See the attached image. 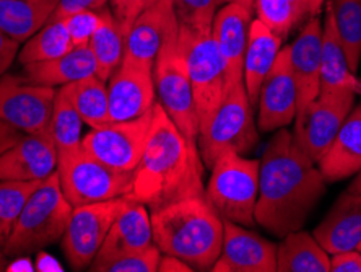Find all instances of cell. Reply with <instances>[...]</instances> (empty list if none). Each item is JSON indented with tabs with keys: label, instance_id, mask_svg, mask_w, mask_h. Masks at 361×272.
I'll return each instance as SVG.
<instances>
[{
	"label": "cell",
	"instance_id": "cell-1",
	"mask_svg": "<svg viewBox=\"0 0 361 272\" xmlns=\"http://www.w3.org/2000/svg\"><path fill=\"white\" fill-rule=\"evenodd\" d=\"M324 193L317 163L286 127L275 131L259 167L256 223L279 238L301 230Z\"/></svg>",
	"mask_w": 361,
	"mask_h": 272
},
{
	"label": "cell",
	"instance_id": "cell-2",
	"mask_svg": "<svg viewBox=\"0 0 361 272\" xmlns=\"http://www.w3.org/2000/svg\"><path fill=\"white\" fill-rule=\"evenodd\" d=\"M204 170L199 147L184 137L157 100L145 148L132 172V189L127 196L145 204L150 212L185 197L202 196Z\"/></svg>",
	"mask_w": 361,
	"mask_h": 272
},
{
	"label": "cell",
	"instance_id": "cell-3",
	"mask_svg": "<svg viewBox=\"0 0 361 272\" xmlns=\"http://www.w3.org/2000/svg\"><path fill=\"white\" fill-rule=\"evenodd\" d=\"M153 242L163 254L212 271L223 243V218L205 194L185 197L150 212Z\"/></svg>",
	"mask_w": 361,
	"mask_h": 272
},
{
	"label": "cell",
	"instance_id": "cell-4",
	"mask_svg": "<svg viewBox=\"0 0 361 272\" xmlns=\"http://www.w3.org/2000/svg\"><path fill=\"white\" fill-rule=\"evenodd\" d=\"M73 207L63 196L57 172L33 191L12 233L4 243L5 256H28L62 240Z\"/></svg>",
	"mask_w": 361,
	"mask_h": 272
},
{
	"label": "cell",
	"instance_id": "cell-5",
	"mask_svg": "<svg viewBox=\"0 0 361 272\" xmlns=\"http://www.w3.org/2000/svg\"><path fill=\"white\" fill-rule=\"evenodd\" d=\"M178 35L179 25L173 10L164 30L160 52L153 66L157 100L184 137L197 146L199 114L195 110L192 85L180 52Z\"/></svg>",
	"mask_w": 361,
	"mask_h": 272
},
{
	"label": "cell",
	"instance_id": "cell-6",
	"mask_svg": "<svg viewBox=\"0 0 361 272\" xmlns=\"http://www.w3.org/2000/svg\"><path fill=\"white\" fill-rule=\"evenodd\" d=\"M259 160L246 158L241 153H225L212 167L205 197L223 220L243 227L256 223L259 196Z\"/></svg>",
	"mask_w": 361,
	"mask_h": 272
},
{
	"label": "cell",
	"instance_id": "cell-7",
	"mask_svg": "<svg viewBox=\"0 0 361 272\" xmlns=\"http://www.w3.org/2000/svg\"><path fill=\"white\" fill-rule=\"evenodd\" d=\"M259 141L257 127L254 124L252 105L244 83L228 90L215 113L200 127L197 147L202 162L212 168L225 153H247Z\"/></svg>",
	"mask_w": 361,
	"mask_h": 272
},
{
	"label": "cell",
	"instance_id": "cell-8",
	"mask_svg": "<svg viewBox=\"0 0 361 272\" xmlns=\"http://www.w3.org/2000/svg\"><path fill=\"white\" fill-rule=\"evenodd\" d=\"M57 176L72 207H80L130 194L132 172H119L99 162L80 146L59 152Z\"/></svg>",
	"mask_w": 361,
	"mask_h": 272
},
{
	"label": "cell",
	"instance_id": "cell-9",
	"mask_svg": "<svg viewBox=\"0 0 361 272\" xmlns=\"http://www.w3.org/2000/svg\"><path fill=\"white\" fill-rule=\"evenodd\" d=\"M178 38L192 85L200 131L226 95L225 67L212 30L197 31L179 25Z\"/></svg>",
	"mask_w": 361,
	"mask_h": 272
},
{
	"label": "cell",
	"instance_id": "cell-10",
	"mask_svg": "<svg viewBox=\"0 0 361 272\" xmlns=\"http://www.w3.org/2000/svg\"><path fill=\"white\" fill-rule=\"evenodd\" d=\"M127 201L129 196H122L94 204L73 207L67 230L62 237L63 254L72 269L80 271L90 268Z\"/></svg>",
	"mask_w": 361,
	"mask_h": 272
},
{
	"label": "cell",
	"instance_id": "cell-11",
	"mask_svg": "<svg viewBox=\"0 0 361 272\" xmlns=\"http://www.w3.org/2000/svg\"><path fill=\"white\" fill-rule=\"evenodd\" d=\"M57 90L26 77H0V119L23 134L51 132Z\"/></svg>",
	"mask_w": 361,
	"mask_h": 272
},
{
	"label": "cell",
	"instance_id": "cell-12",
	"mask_svg": "<svg viewBox=\"0 0 361 272\" xmlns=\"http://www.w3.org/2000/svg\"><path fill=\"white\" fill-rule=\"evenodd\" d=\"M355 95L350 88L322 92L295 117V141L316 163L331 147L343 121L353 110Z\"/></svg>",
	"mask_w": 361,
	"mask_h": 272
},
{
	"label": "cell",
	"instance_id": "cell-13",
	"mask_svg": "<svg viewBox=\"0 0 361 272\" xmlns=\"http://www.w3.org/2000/svg\"><path fill=\"white\" fill-rule=\"evenodd\" d=\"M153 110L130 121L109 122L92 129L82 138L90 155L119 172H134L145 148L152 126Z\"/></svg>",
	"mask_w": 361,
	"mask_h": 272
},
{
	"label": "cell",
	"instance_id": "cell-14",
	"mask_svg": "<svg viewBox=\"0 0 361 272\" xmlns=\"http://www.w3.org/2000/svg\"><path fill=\"white\" fill-rule=\"evenodd\" d=\"M298 90L291 69L290 46L281 47L272 71L265 77L259 93V129L275 132L295 121Z\"/></svg>",
	"mask_w": 361,
	"mask_h": 272
},
{
	"label": "cell",
	"instance_id": "cell-15",
	"mask_svg": "<svg viewBox=\"0 0 361 272\" xmlns=\"http://www.w3.org/2000/svg\"><path fill=\"white\" fill-rule=\"evenodd\" d=\"M254 13L256 12L252 7L233 2L219 8L214 18L212 36L219 47L223 67H225L226 92L236 85L244 83V54H246L249 28H251Z\"/></svg>",
	"mask_w": 361,
	"mask_h": 272
},
{
	"label": "cell",
	"instance_id": "cell-16",
	"mask_svg": "<svg viewBox=\"0 0 361 272\" xmlns=\"http://www.w3.org/2000/svg\"><path fill=\"white\" fill-rule=\"evenodd\" d=\"M212 271L215 272H275L277 244L246 230L235 222L223 220L221 252Z\"/></svg>",
	"mask_w": 361,
	"mask_h": 272
},
{
	"label": "cell",
	"instance_id": "cell-17",
	"mask_svg": "<svg viewBox=\"0 0 361 272\" xmlns=\"http://www.w3.org/2000/svg\"><path fill=\"white\" fill-rule=\"evenodd\" d=\"M106 83L111 122L135 119L152 111L157 103L152 69L122 61Z\"/></svg>",
	"mask_w": 361,
	"mask_h": 272
},
{
	"label": "cell",
	"instance_id": "cell-18",
	"mask_svg": "<svg viewBox=\"0 0 361 272\" xmlns=\"http://www.w3.org/2000/svg\"><path fill=\"white\" fill-rule=\"evenodd\" d=\"M153 242V228L150 211L145 204L134 199L127 201L124 209L109 228L98 254L94 256L90 271L101 272L111 261L119 256L148 248Z\"/></svg>",
	"mask_w": 361,
	"mask_h": 272
},
{
	"label": "cell",
	"instance_id": "cell-19",
	"mask_svg": "<svg viewBox=\"0 0 361 272\" xmlns=\"http://www.w3.org/2000/svg\"><path fill=\"white\" fill-rule=\"evenodd\" d=\"M57 147L51 132L23 134L0 155V181H44L57 170Z\"/></svg>",
	"mask_w": 361,
	"mask_h": 272
},
{
	"label": "cell",
	"instance_id": "cell-20",
	"mask_svg": "<svg viewBox=\"0 0 361 272\" xmlns=\"http://www.w3.org/2000/svg\"><path fill=\"white\" fill-rule=\"evenodd\" d=\"M290 61L298 90V116L321 93L322 23L317 15L301 25L298 36L290 45Z\"/></svg>",
	"mask_w": 361,
	"mask_h": 272
},
{
	"label": "cell",
	"instance_id": "cell-21",
	"mask_svg": "<svg viewBox=\"0 0 361 272\" xmlns=\"http://www.w3.org/2000/svg\"><path fill=\"white\" fill-rule=\"evenodd\" d=\"M312 235L329 254L357 249L361 243V193L345 191L338 196Z\"/></svg>",
	"mask_w": 361,
	"mask_h": 272
},
{
	"label": "cell",
	"instance_id": "cell-22",
	"mask_svg": "<svg viewBox=\"0 0 361 272\" xmlns=\"http://www.w3.org/2000/svg\"><path fill=\"white\" fill-rule=\"evenodd\" d=\"M171 12L173 0H157L155 5L145 10L126 35L122 61L153 71Z\"/></svg>",
	"mask_w": 361,
	"mask_h": 272
},
{
	"label": "cell",
	"instance_id": "cell-23",
	"mask_svg": "<svg viewBox=\"0 0 361 272\" xmlns=\"http://www.w3.org/2000/svg\"><path fill=\"white\" fill-rule=\"evenodd\" d=\"M326 183H336L361 170V105L350 111L331 147L317 162Z\"/></svg>",
	"mask_w": 361,
	"mask_h": 272
},
{
	"label": "cell",
	"instance_id": "cell-24",
	"mask_svg": "<svg viewBox=\"0 0 361 272\" xmlns=\"http://www.w3.org/2000/svg\"><path fill=\"white\" fill-rule=\"evenodd\" d=\"M283 38L270 30L262 20L254 18L249 28V40L244 54L243 82L252 106L257 105L259 93L267 73L272 71L281 49Z\"/></svg>",
	"mask_w": 361,
	"mask_h": 272
},
{
	"label": "cell",
	"instance_id": "cell-25",
	"mask_svg": "<svg viewBox=\"0 0 361 272\" xmlns=\"http://www.w3.org/2000/svg\"><path fill=\"white\" fill-rule=\"evenodd\" d=\"M25 77L46 87H63L90 76H97V61L90 46H73L67 54L52 61L26 64Z\"/></svg>",
	"mask_w": 361,
	"mask_h": 272
},
{
	"label": "cell",
	"instance_id": "cell-26",
	"mask_svg": "<svg viewBox=\"0 0 361 272\" xmlns=\"http://www.w3.org/2000/svg\"><path fill=\"white\" fill-rule=\"evenodd\" d=\"M350 88L361 95V82L348 66L341 38L337 35L336 21L329 2L324 5L322 23V66H321V93L334 90Z\"/></svg>",
	"mask_w": 361,
	"mask_h": 272
},
{
	"label": "cell",
	"instance_id": "cell-27",
	"mask_svg": "<svg viewBox=\"0 0 361 272\" xmlns=\"http://www.w3.org/2000/svg\"><path fill=\"white\" fill-rule=\"evenodd\" d=\"M61 0H0V31L28 41L54 15Z\"/></svg>",
	"mask_w": 361,
	"mask_h": 272
},
{
	"label": "cell",
	"instance_id": "cell-28",
	"mask_svg": "<svg viewBox=\"0 0 361 272\" xmlns=\"http://www.w3.org/2000/svg\"><path fill=\"white\" fill-rule=\"evenodd\" d=\"M279 272H331V254L314 235L296 230L285 235L277 247Z\"/></svg>",
	"mask_w": 361,
	"mask_h": 272
},
{
	"label": "cell",
	"instance_id": "cell-29",
	"mask_svg": "<svg viewBox=\"0 0 361 272\" xmlns=\"http://www.w3.org/2000/svg\"><path fill=\"white\" fill-rule=\"evenodd\" d=\"M98 12L99 23L88 46L97 61V76L108 82L111 73L121 66L122 57H124L126 36L109 7L101 8Z\"/></svg>",
	"mask_w": 361,
	"mask_h": 272
},
{
	"label": "cell",
	"instance_id": "cell-30",
	"mask_svg": "<svg viewBox=\"0 0 361 272\" xmlns=\"http://www.w3.org/2000/svg\"><path fill=\"white\" fill-rule=\"evenodd\" d=\"M63 92L75 106L83 122L92 129L109 124V100L108 83L98 76H90L77 82L63 85Z\"/></svg>",
	"mask_w": 361,
	"mask_h": 272
},
{
	"label": "cell",
	"instance_id": "cell-31",
	"mask_svg": "<svg viewBox=\"0 0 361 272\" xmlns=\"http://www.w3.org/2000/svg\"><path fill=\"white\" fill-rule=\"evenodd\" d=\"M254 12L283 40L317 15L312 0H254Z\"/></svg>",
	"mask_w": 361,
	"mask_h": 272
},
{
	"label": "cell",
	"instance_id": "cell-32",
	"mask_svg": "<svg viewBox=\"0 0 361 272\" xmlns=\"http://www.w3.org/2000/svg\"><path fill=\"white\" fill-rule=\"evenodd\" d=\"M73 47L71 35L63 20H49L39 31L25 41V46L20 49V62L26 64L52 61L67 54Z\"/></svg>",
	"mask_w": 361,
	"mask_h": 272
},
{
	"label": "cell",
	"instance_id": "cell-33",
	"mask_svg": "<svg viewBox=\"0 0 361 272\" xmlns=\"http://www.w3.org/2000/svg\"><path fill=\"white\" fill-rule=\"evenodd\" d=\"M352 72L361 61V0H327Z\"/></svg>",
	"mask_w": 361,
	"mask_h": 272
},
{
	"label": "cell",
	"instance_id": "cell-34",
	"mask_svg": "<svg viewBox=\"0 0 361 272\" xmlns=\"http://www.w3.org/2000/svg\"><path fill=\"white\" fill-rule=\"evenodd\" d=\"M83 119L77 113L75 106L68 100L67 93L61 87L56 93L54 111L51 119V134L54 138L57 153L68 152L82 146Z\"/></svg>",
	"mask_w": 361,
	"mask_h": 272
},
{
	"label": "cell",
	"instance_id": "cell-35",
	"mask_svg": "<svg viewBox=\"0 0 361 272\" xmlns=\"http://www.w3.org/2000/svg\"><path fill=\"white\" fill-rule=\"evenodd\" d=\"M41 183L39 181H0V247L7 242L26 201Z\"/></svg>",
	"mask_w": 361,
	"mask_h": 272
},
{
	"label": "cell",
	"instance_id": "cell-36",
	"mask_svg": "<svg viewBox=\"0 0 361 272\" xmlns=\"http://www.w3.org/2000/svg\"><path fill=\"white\" fill-rule=\"evenodd\" d=\"M219 7L216 0H173L178 25L197 31L212 30Z\"/></svg>",
	"mask_w": 361,
	"mask_h": 272
},
{
	"label": "cell",
	"instance_id": "cell-37",
	"mask_svg": "<svg viewBox=\"0 0 361 272\" xmlns=\"http://www.w3.org/2000/svg\"><path fill=\"white\" fill-rule=\"evenodd\" d=\"M161 252L155 243L152 247L119 256L108 263L101 272H155L160 264Z\"/></svg>",
	"mask_w": 361,
	"mask_h": 272
},
{
	"label": "cell",
	"instance_id": "cell-38",
	"mask_svg": "<svg viewBox=\"0 0 361 272\" xmlns=\"http://www.w3.org/2000/svg\"><path fill=\"white\" fill-rule=\"evenodd\" d=\"M62 20L67 26L68 35H71L72 45L88 46L90 40H92L94 30H97V26L99 23V12L83 10V12L72 13Z\"/></svg>",
	"mask_w": 361,
	"mask_h": 272
},
{
	"label": "cell",
	"instance_id": "cell-39",
	"mask_svg": "<svg viewBox=\"0 0 361 272\" xmlns=\"http://www.w3.org/2000/svg\"><path fill=\"white\" fill-rule=\"evenodd\" d=\"M155 4L157 0H109V8L126 36L132 23Z\"/></svg>",
	"mask_w": 361,
	"mask_h": 272
},
{
	"label": "cell",
	"instance_id": "cell-40",
	"mask_svg": "<svg viewBox=\"0 0 361 272\" xmlns=\"http://www.w3.org/2000/svg\"><path fill=\"white\" fill-rule=\"evenodd\" d=\"M108 4L109 0H61L51 20L66 18L68 15L83 12V10H93V12H98L101 8L108 7Z\"/></svg>",
	"mask_w": 361,
	"mask_h": 272
},
{
	"label": "cell",
	"instance_id": "cell-41",
	"mask_svg": "<svg viewBox=\"0 0 361 272\" xmlns=\"http://www.w3.org/2000/svg\"><path fill=\"white\" fill-rule=\"evenodd\" d=\"M331 271L332 272H361V252L348 249L331 254Z\"/></svg>",
	"mask_w": 361,
	"mask_h": 272
},
{
	"label": "cell",
	"instance_id": "cell-42",
	"mask_svg": "<svg viewBox=\"0 0 361 272\" xmlns=\"http://www.w3.org/2000/svg\"><path fill=\"white\" fill-rule=\"evenodd\" d=\"M20 42L10 38L8 35H5L4 31H0V77L5 76V72L8 71V67L12 66L15 57L18 54Z\"/></svg>",
	"mask_w": 361,
	"mask_h": 272
},
{
	"label": "cell",
	"instance_id": "cell-43",
	"mask_svg": "<svg viewBox=\"0 0 361 272\" xmlns=\"http://www.w3.org/2000/svg\"><path fill=\"white\" fill-rule=\"evenodd\" d=\"M21 137H23V132L0 119V155L13 147Z\"/></svg>",
	"mask_w": 361,
	"mask_h": 272
},
{
	"label": "cell",
	"instance_id": "cell-44",
	"mask_svg": "<svg viewBox=\"0 0 361 272\" xmlns=\"http://www.w3.org/2000/svg\"><path fill=\"white\" fill-rule=\"evenodd\" d=\"M158 271L163 272H192L194 269L190 268L188 263H184L183 259L176 258V256L171 254H163L160 258V264H158Z\"/></svg>",
	"mask_w": 361,
	"mask_h": 272
},
{
	"label": "cell",
	"instance_id": "cell-45",
	"mask_svg": "<svg viewBox=\"0 0 361 272\" xmlns=\"http://www.w3.org/2000/svg\"><path fill=\"white\" fill-rule=\"evenodd\" d=\"M36 269L38 271H61V266L56 263L54 259H51V258H42L41 261H38V263H36Z\"/></svg>",
	"mask_w": 361,
	"mask_h": 272
},
{
	"label": "cell",
	"instance_id": "cell-46",
	"mask_svg": "<svg viewBox=\"0 0 361 272\" xmlns=\"http://www.w3.org/2000/svg\"><path fill=\"white\" fill-rule=\"evenodd\" d=\"M347 191H350V193H361V170L357 173V176H355L352 183H350Z\"/></svg>",
	"mask_w": 361,
	"mask_h": 272
},
{
	"label": "cell",
	"instance_id": "cell-47",
	"mask_svg": "<svg viewBox=\"0 0 361 272\" xmlns=\"http://www.w3.org/2000/svg\"><path fill=\"white\" fill-rule=\"evenodd\" d=\"M216 2H219V5H226V4H233V2H240V4L247 5V7H252V8H254V0H216Z\"/></svg>",
	"mask_w": 361,
	"mask_h": 272
},
{
	"label": "cell",
	"instance_id": "cell-48",
	"mask_svg": "<svg viewBox=\"0 0 361 272\" xmlns=\"http://www.w3.org/2000/svg\"><path fill=\"white\" fill-rule=\"evenodd\" d=\"M326 2H327V0H312V4H314V10H316L317 15L321 13V10H322L324 5H326Z\"/></svg>",
	"mask_w": 361,
	"mask_h": 272
},
{
	"label": "cell",
	"instance_id": "cell-49",
	"mask_svg": "<svg viewBox=\"0 0 361 272\" xmlns=\"http://www.w3.org/2000/svg\"><path fill=\"white\" fill-rule=\"evenodd\" d=\"M7 261H5V254H4V252L0 253V272L2 271H7Z\"/></svg>",
	"mask_w": 361,
	"mask_h": 272
},
{
	"label": "cell",
	"instance_id": "cell-50",
	"mask_svg": "<svg viewBox=\"0 0 361 272\" xmlns=\"http://www.w3.org/2000/svg\"><path fill=\"white\" fill-rule=\"evenodd\" d=\"M357 249H358V252H361V243L358 244V248H357Z\"/></svg>",
	"mask_w": 361,
	"mask_h": 272
}]
</instances>
